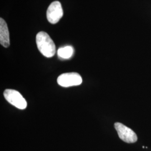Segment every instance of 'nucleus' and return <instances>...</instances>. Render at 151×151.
I'll return each mask as SVG.
<instances>
[{"label": "nucleus", "mask_w": 151, "mask_h": 151, "mask_svg": "<svg viewBox=\"0 0 151 151\" xmlns=\"http://www.w3.org/2000/svg\"><path fill=\"white\" fill-rule=\"evenodd\" d=\"M0 43L5 48L9 47L10 44L7 25L2 18L0 19Z\"/></svg>", "instance_id": "6"}, {"label": "nucleus", "mask_w": 151, "mask_h": 151, "mask_svg": "<svg viewBox=\"0 0 151 151\" xmlns=\"http://www.w3.org/2000/svg\"><path fill=\"white\" fill-rule=\"evenodd\" d=\"M63 15L61 4L59 1H54L49 6L47 11V17L51 24H56L60 21Z\"/></svg>", "instance_id": "5"}, {"label": "nucleus", "mask_w": 151, "mask_h": 151, "mask_svg": "<svg viewBox=\"0 0 151 151\" xmlns=\"http://www.w3.org/2000/svg\"><path fill=\"white\" fill-rule=\"evenodd\" d=\"M57 82L61 86L68 87L81 85L82 79L81 76L77 73H65L58 77Z\"/></svg>", "instance_id": "4"}, {"label": "nucleus", "mask_w": 151, "mask_h": 151, "mask_svg": "<svg viewBox=\"0 0 151 151\" xmlns=\"http://www.w3.org/2000/svg\"><path fill=\"white\" fill-rule=\"evenodd\" d=\"M6 100L19 109H25L27 106V103L20 92L11 89H7L4 92Z\"/></svg>", "instance_id": "2"}, {"label": "nucleus", "mask_w": 151, "mask_h": 151, "mask_svg": "<svg viewBox=\"0 0 151 151\" xmlns=\"http://www.w3.org/2000/svg\"><path fill=\"white\" fill-rule=\"evenodd\" d=\"M74 50L71 46H65L60 48L57 52L58 57L62 59H69L73 55Z\"/></svg>", "instance_id": "7"}, {"label": "nucleus", "mask_w": 151, "mask_h": 151, "mask_svg": "<svg viewBox=\"0 0 151 151\" xmlns=\"http://www.w3.org/2000/svg\"><path fill=\"white\" fill-rule=\"evenodd\" d=\"M36 42L39 50L44 56L47 58L54 56L55 53V45L47 32H38L36 37Z\"/></svg>", "instance_id": "1"}, {"label": "nucleus", "mask_w": 151, "mask_h": 151, "mask_svg": "<svg viewBox=\"0 0 151 151\" xmlns=\"http://www.w3.org/2000/svg\"><path fill=\"white\" fill-rule=\"evenodd\" d=\"M114 127L119 138L123 141L128 143H133L137 141L138 137L135 132L128 127L120 123H115Z\"/></svg>", "instance_id": "3"}]
</instances>
